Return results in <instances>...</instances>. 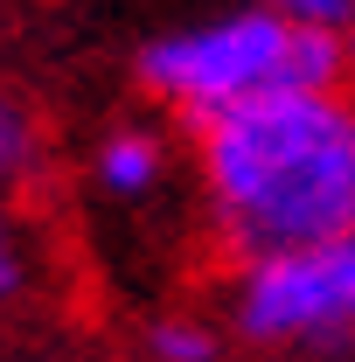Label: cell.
I'll use <instances>...</instances> for the list:
<instances>
[{"mask_svg": "<svg viewBox=\"0 0 355 362\" xmlns=\"http://www.w3.org/2000/svg\"><path fill=\"white\" fill-rule=\"evenodd\" d=\"M216 244L251 265L355 237V90H272L195 133Z\"/></svg>", "mask_w": 355, "mask_h": 362, "instance_id": "6da1fadb", "label": "cell"}, {"mask_svg": "<svg viewBox=\"0 0 355 362\" xmlns=\"http://www.w3.org/2000/svg\"><path fill=\"white\" fill-rule=\"evenodd\" d=\"M349 77V35L293 28L272 7H237L139 49V84L161 105H175L195 133L272 90H342Z\"/></svg>", "mask_w": 355, "mask_h": 362, "instance_id": "7a4b0ae2", "label": "cell"}, {"mask_svg": "<svg viewBox=\"0 0 355 362\" xmlns=\"http://www.w3.org/2000/svg\"><path fill=\"white\" fill-rule=\"evenodd\" d=\"M230 327L251 349H349L355 341V237L237 265Z\"/></svg>", "mask_w": 355, "mask_h": 362, "instance_id": "3957f363", "label": "cell"}, {"mask_svg": "<svg viewBox=\"0 0 355 362\" xmlns=\"http://www.w3.org/2000/svg\"><path fill=\"white\" fill-rule=\"evenodd\" d=\"M91 175H98V188H105V195L139 202L146 188H161V175H168V146H161V133H146V126H119V133L98 139Z\"/></svg>", "mask_w": 355, "mask_h": 362, "instance_id": "277c9868", "label": "cell"}, {"mask_svg": "<svg viewBox=\"0 0 355 362\" xmlns=\"http://www.w3.org/2000/svg\"><path fill=\"white\" fill-rule=\"evenodd\" d=\"M42 153H49V146H42L35 105L0 84V195H7V188H28V181L42 175Z\"/></svg>", "mask_w": 355, "mask_h": 362, "instance_id": "5b68a950", "label": "cell"}, {"mask_svg": "<svg viewBox=\"0 0 355 362\" xmlns=\"http://www.w3.org/2000/svg\"><path fill=\"white\" fill-rule=\"evenodd\" d=\"M146 356L153 362H216V327L209 320H188V314H168V320H153Z\"/></svg>", "mask_w": 355, "mask_h": 362, "instance_id": "8992f818", "label": "cell"}, {"mask_svg": "<svg viewBox=\"0 0 355 362\" xmlns=\"http://www.w3.org/2000/svg\"><path fill=\"white\" fill-rule=\"evenodd\" d=\"M272 14H286L293 28H313V35H349L355 28V0H258Z\"/></svg>", "mask_w": 355, "mask_h": 362, "instance_id": "52a82bcc", "label": "cell"}, {"mask_svg": "<svg viewBox=\"0 0 355 362\" xmlns=\"http://www.w3.org/2000/svg\"><path fill=\"white\" fill-rule=\"evenodd\" d=\"M21 286H28V251H21V237H14L7 209H0V307L21 300Z\"/></svg>", "mask_w": 355, "mask_h": 362, "instance_id": "ba28073f", "label": "cell"}, {"mask_svg": "<svg viewBox=\"0 0 355 362\" xmlns=\"http://www.w3.org/2000/svg\"><path fill=\"white\" fill-rule=\"evenodd\" d=\"M349 70H355V28H349Z\"/></svg>", "mask_w": 355, "mask_h": 362, "instance_id": "9c48e42d", "label": "cell"}]
</instances>
